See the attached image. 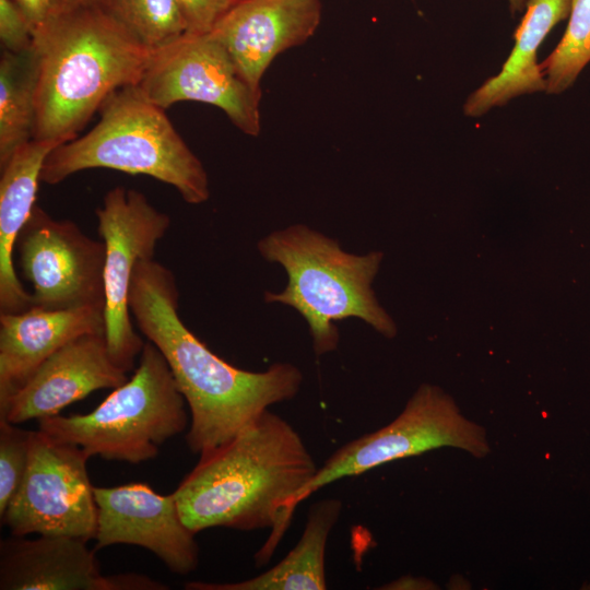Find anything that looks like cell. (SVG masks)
<instances>
[{
  "mask_svg": "<svg viewBox=\"0 0 590 590\" xmlns=\"http://www.w3.org/2000/svg\"><path fill=\"white\" fill-rule=\"evenodd\" d=\"M178 300L169 269L153 258L138 261L130 283V314L165 357L191 414L187 445L201 455L229 441L269 406L293 399L303 375L291 364H273L259 373L228 364L185 326Z\"/></svg>",
  "mask_w": 590,
  "mask_h": 590,
  "instance_id": "6da1fadb",
  "label": "cell"
},
{
  "mask_svg": "<svg viewBox=\"0 0 590 590\" xmlns=\"http://www.w3.org/2000/svg\"><path fill=\"white\" fill-rule=\"evenodd\" d=\"M318 467L296 429L264 411L229 441L202 452L173 492L184 523L193 532L224 527L271 529L255 555L270 558Z\"/></svg>",
  "mask_w": 590,
  "mask_h": 590,
  "instance_id": "7a4b0ae2",
  "label": "cell"
},
{
  "mask_svg": "<svg viewBox=\"0 0 590 590\" xmlns=\"http://www.w3.org/2000/svg\"><path fill=\"white\" fill-rule=\"evenodd\" d=\"M33 139L71 141L116 90L135 85L151 52L99 4L52 11L34 28Z\"/></svg>",
  "mask_w": 590,
  "mask_h": 590,
  "instance_id": "3957f363",
  "label": "cell"
},
{
  "mask_svg": "<svg viewBox=\"0 0 590 590\" xmlns=\"http://www.w3.org/2000/svg\"><path fill=\"white\" fill-rule=\"evenodd\" d=\"M98 111L99 119L88 132L47 155L40 181L57 185L81 170L109 168L170 185L190 204L209 199L202 163L165 110L143 97L135 85L114 91Z\"/></svg>",
  "mask_w": 590,
  "mask_h": 590,
  "instance_id": "277c9868",
  "label": "cell"
},
{
  "mask_svg": "<svg viewBox=\"0 0 590 590\" xmlns=\"http://www.w3.org/2000/svg\"><path fill=\"white\" fill-rule=\"evenodd\" d=\"M258 249L266 260L280 263L288 278L283 292L266 293V302L291 306L305 318L317 355L337 349L334 322L346 318H359L386 335L394 333L370 287L379 252H345L335 240L305 225L266 236Z\"/></svg>",
  "mask_w": 590,
  "mask_h": 590,
  "instance_id": "5b68a950",
  "label": "cell"
},
{
  "mask_svg": "<svg viewBox=\"0 0 590 590\" xmlns=\"http://www.w3.org/2000/svg\"><path fill=\"white\" fill-rule=\"evenodd\" d=\"M185 398L161 351L146 341L138 368L93 411L38 420V429L81 447L90 457L132 464L153 459L160 447L184 432Z\"/></svg>",
  "mask_w": 590,
  "mask_h": 590,
  "instance_id": "8992f818",
  "label": "cell"
},
{
  "mask_svg": "<svg viewBox=\"0 0 590 590\" xmlns=\"http://www.w3.org/2000/svg\"><path fill=\"white\" fill-rule=\"evenodd\" d=\"M440 447L459 448L475 457L489 451L481 426L462 416L444 393L423 386L391 423L337 449L300 491L297 505L334 481Z\"/></svg>",
  "mask_w": 590,
  "mask_h": 590,
  "instance_id": "52a82bcc",
  "label": "cell"
},
{
  "mask_svg": "<svg viewBox=\"0 0 590 590\" xmlns=\"http://www.w3.org/2000/svg\"><path fill=\"white\" fill-rule=\"evenodd\" d=\"M79 446L33 430L23 481L1 516L12 535H68L88 541L97 531V505Z\"/></svg>",
  "mask_w": 590,
  "mask_h": 590,
  "instance_id": "ba28073f",
  "label": "cell"
},
{
  "mask_svg": "<svg viewBox=\"0 0 590 590\" xmlns=\"http://www.w3.org/2000/svg\"><path fill=\"white\" fill-rule=\"evenodd\" d=\"M135 87L164 110L178 102L205 103L222 109L245 134L260 133L261 91L244 78L211 32L188 33L151 54Z\"/></svg>",
  "mask_w": 590,
  "mask_h": 590,
  "instance_id": "9c48e42d",
  "label": "cell"
},
{
  "mask_svg": "<svg viewBox=\"0 0 590 590\" xmlns=\"http://www.w3.org/2000/svg\"><path fill=\"white\" fill-rule=\"evenodd\" d=\"M97 228L105 244V334L111 359L127 373L144 342L134 331L129 291L138 261L152 259L170 217L135 189L117 186L96 209Z\"/></svg>",
  "mask_w": 590,
  "mask_h": 590,
  "instance_id": "30bf717a",
  "label": "cell"
},
{
  "mask_svg": "<svg viewBox=\"0 0 590 590\" xmlns=\"http://www.w3.org/2000/svg\"><path fill=\"white\" fill-rule=\"evenodd\" d=\"M15 246L22 274L33 286L32 307L105 310L103 240L35 204Z\"/></svg>",
  "mask_w": 590,
  "mask_h": 590,
  "instance_id": "8fae6325",
  "label": "cell"
},
{
  "mask_svg": "<svg viewBox=\"0 0 590 590\" xmlns=\"http://www.w3.org/2000/svg\"><path fill=\"white\" fill-rule=\"evenodd\" d=\"M97 531L94 550L114 544L142 546L175 574L193 571L199 546L182 521L173 495H160L145 483L94 486Z\"/></svg>",
  "mask_w": 590,
  "mask_h": 590,
  "instance_id": "7c38bea8",
  "label": "cell"
},
{
  "mask_svg": "<svg viewBox=\"0 0 590 590\" xmlns=\"http://www.w3.org/2000/svg\"><path fill=\"white\" fill-rule=\"evenodd\" d=\"M148 576L101 573L86 541L68 535H13L0 543L1 590H166Z\"/></svg>",
  "mask_w": 590,
  "mask_h": 590,
  "instance_id": "4fadbf2b",
  "label": "cell"
},
{
  "mask_svg": "<svg viewBox=\"0 0 590 590\" xmlns=\"http://www.w3.org/2000/svg\"><path fill=\"white\" fill-rule=\"evenodd\" d=\"M111 359L105 332L79 335L51 354L0 406V420L21 424L58 415L66 406L99 389L128 380Z\"/></svg>",
  "mask_w": 590,
  "mask_h": 590,
  "instance_id": "5bb4252c",
  "label": "cell"
},
{
  "mask_svg": "<svg viewBox=\"0 0 590 590\" xmlns=\"http://www.w3.org/2000/svg\"><path fill=\"white\" fill-rule=\"evenodd\" d=\"M319 0H237L211 33L224 45L244 78L260 88L272 60L314 35Z\"/></svg>",
  "mask_w": 590,
  "mask_h": 590,
  "instance_id": "9a60e30c",
  "label": "cell"
},
{
  "mask_svg": "<svg viewBox=\"0 0 590 590\" xmlns=\"http://www.w3.org/2000/svg\"><path fill=\"white\" fill-rule=\"evenodd\" d=\"M105 332L104 309L80 307L0 314V406L56 351L85 333Z\"/></svg>",
  "mask_w": 590,
  "mask_h": 590,
  "instance_id": "2e32d148",
  "label": "cell"
},
{
  "mask_svg": "<svg viewBox=\"0 0 590 590\" xmlns=\"http://www.w3.org/2000/svg\"><path fill=\"white\" fill-rule=\"evenodd\" d=\"M54 142L32 139L1 166L0 178V311L20 312L32 307V294L22 286L14 266L17 237L30 219L47 155Z\"/></svg>",
  "mask_w": 590,
  "mask_h": 590,
  "instance_id": "e0dca14e",
  "label": "cell"
},
{
  "mask_svg": "<svg viewBox=\"0 0 590 590\" xmlns=\"http://www.w3.org/2000/svg\"><path fill=\"white\" fill-rule=\"evenodd\" d=\"M569 11L570 0H528L508 59L497 75L486 80L468 97L464 114L480 117L514 97L546 92V80L536 62V52L552 28L568 17Z\"/></svg>",
  "mask_w": 590,
  "mask_h": 590,
  "instance_id": "ac0fdd59",
  "label": "cell"
},
{
  "mask_svg": "<svg viewBox=\"0 0 590 590\" xmlns=\"http://www.w3.org/2000/svg\"><path fill=\"white\" fill-rule=\"evenodd\" d=\"M342 503L324 498L312 505L295 547L267 571L237 582L186 583L188 590H323L327 588L324 555L331 530L339 520Z\"/></svg>",
  "mask_w": 590,
  "mask_h": 590,
  "instance_id": "d6986e66",
  "label": "cell"
},
{
  "mask_svg": "<svg viewBox=\"0 0 590 590\" xmlns=\"http://www.w3.org/2000/svg\"><path fill=\"white\" fill-rule=\"evenodd\" d=\"M37 62L34 48L2 50L0 58V167L33 139L36 118Z\"/></svg>",
  "mask_w": 590,
  "mask_h": 590,
  "instance_id": "ffe728a7",
  "label": "cell"
},
{
  "mask_svg": "<svg viewBox=\"0 0 590 590\" xmlns=\"http://www.w3.org/2000/svg\"><path fill=\"white\" fill-rule=\"evenodd\" d=\"M99 5L151 54L189 33L177 0H103Z\"/></svg>",
  "mask_w": 590,
  "mask_h": 590,
  "instance_id": "44dd1931",
  "label": "cell"
},
{
  "mask_svg": "<svg viewBox=\"0 0 590 590\" xmlns=\"http://www.w3.org/2000/svg\"><path fill=\"white\" fill-rule=\"evenodd\" d=\"M590 62V0H570L565 33L542 64L548 94H560Z\"/></svg>",
  "mask_w": 590,
  "mask_h": 590,
  "instance_id": "7402d4cb",
  "label": "cell"
},
{
  "mask_svg": "<svg viewBox=\"0 0 590 590\" xmlns=\"http://www.w3.org/2000/svg\"><path fill=\"white\" fill-rule=\"evenodd\" d=\"M33 430L0 420V516L4 514L25 475Z\"/></svg>",
  "mask_w": 590,
  "mask_h": 590,
  "instance_id": "603a6c76",
  "label": "cell"
},
{
  "mask_svg": "<svg viewBox=\"0 0 590 590\" xmlns=\"http://www.w3.org/2000/svg\"><path fill=\"white\" fill-rule=\"evenodd\" d=\"M34 25L14 0H0L2 50L21 54L33 48Z\"/></svg>",
  "mask_w": 590,
  "mask_h": 590,
  "instance_id": "cb8c5ba5",
  "label": "cell"
},
{
  "mask_svg": "<svg viewBox=\"0 0 590 590\" xmlns=\"http://www.w3.org/2000/svg\"><path fill=\"white\" fill-rule=\"evenodd\" d=\"M188 24L189 33L212 31L216 22L237 0H177Z\"/></svg>",
  "mask_w": 590,
  "mask_h": 590,
  "instance_id": "d4e9b609",
  "label": "cell"
},
{
  "mask_svg": "<svg viewBox=\"0 0 590 590\" xmlns=\"http://www.w3.org/2000/svg\"><path fill=\"white\" fill-rule=\"evenodd\" d=\"M33 23L42 24L52 12L54 0H14Z\"/></svg>",
  "mask_w": 590,
  "mask_h": 590,
  "instance_id": "484cf974",
  "label": "cell"
},
{
  "mask_svg": "<svg viewBox=\"0 0 590 590\" xmlns=\"http://www.w3.org/2000/svg\"><path fill=\"white\" fill-rule=\"evenodd\" d=\"M102 1L103 0H54L52 11L82 5L101 4Z\"/></svg>",
  "mask_w": 590,
  "mask_h": 590,
  "instance_id": "4316f807",
  "label": "cell"
},
{
  "mask_svg": "<svg viewBox=\"0 0 590 590\" xmlns=\"http://www.w3.org/2000/svg\"><path fill=\"white\" fill-rule=\"evenodd\" d=\"M391 589H412L411 586H414V588H421L418 586H426V581L422 579H415L413 577L402 578L400 580H397L390 585Z\"/></svg>",
  "mask_w": 590,
  "mask_h": 590,
  "instance_id": "83f0119b",
  "label": "cell"
},
{
  "mask_svg": "<svg viewBox=\"0 0 590 590\" xmlns=\"http://www.w3.org/2000/svg\"><path fill=\"white\" fill-rule=\"evenodd\" d=\"M508 2L511 12L516 13L522 11L526 8L528 0H508Z\"/></svg>",
  "mask_w": 590,
  "mask_h": 590,
  "instance_id": "f1b7e54d",
  "label": "cell"
}]
</instances>
